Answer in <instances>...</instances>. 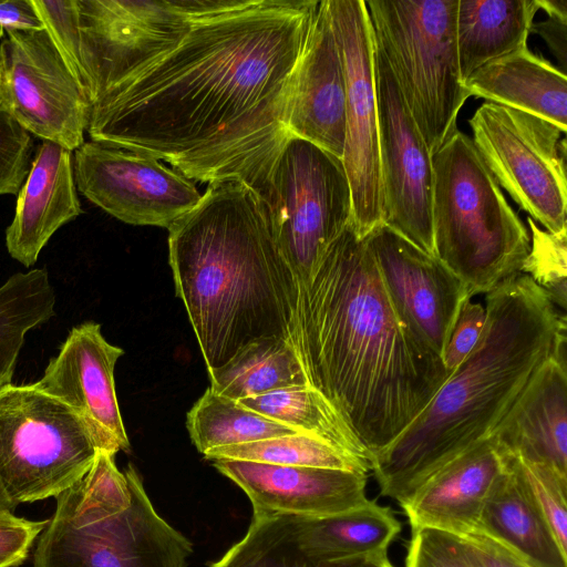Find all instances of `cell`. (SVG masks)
<instances>
[{
  "label": "cell",
  "mask_w": 567,
  "mask_h": 567,
  "mask_svg": "<svg viewBox=\"0 0 567 567\" xmlns=\"http://www.w3.org/2000/svg\"><path fill=\"white\" fill-rule=\"evenodd\" d=\"M327 1L346 81L342 162L351 187L353 224L363 238L382 223L374 38L365 1Z\"/></svg>",
  "instance_id": "13"
},
{
  "label": "cell",
  "mask_w": 567,
  "mask_h": 567,
  "mask_svg": "<svg viewBox=\"0 0 567 567\" xmlns=\"http://www.w3.org/2000/svg\"><path fill=\"white\" fill-rule=\"evenodd\" d=\"M82 212L71 151L43 141L18 193L16 214L6 230L9 255L27 268L33 266L53 234Z\"/></svg>",
  "instance_id": "21"
},
{
  "label": "cell",
  "mask_w": 567,
  "mask_h": 567,
  "mask_svg": "<svg viewBox=\"0 0 567 567\" xmlns=\"http://www.w3.org/2000/svg\"><path fill=\"white\" fill-rule=\"evenodd\" d=\"M102 450L78 413L33 383L0 388V483L16 506L69 489Z\"/></svg>",
  "instance_id": "9"
},
{
  "label": "cell",
  "mask_w": 567,
  "mask_h": 567,
  "mask_svg": "<svg viewBox=\"0 0 567 567\" xmlns=\"http://www.w3.org/2000/svg\"><path fill=\"white\" fill-rule=\"evenodd\" d=\"M245 0H76L80 55L93 103L195 22Z\"/></svg>",
  "instance_id": "11"
},
{
  "label": "cell",
  "mask_w": 567,
  "mask_h": 567,
  "mask_svg": "<svg viewBox=\"0 0 567 567\" xmlns=\"http://www.w3.org/2000/svg\"><path fill=\"white\" fill-rule=\"evenodd\" d=\"M471 137L499 187L549 233L567 228L565 132L529 113L483 103Z\"/></svg>",
  "instance_id": "10"
},
{
  "label": "cell",
  "mask_w": 567,
  "mask_h": 567,
  "mask_svg": "<svg viewBox=\"0 0 567 567\" xmlns=\"http://www.w3.org/2000/svg\"><path fill=\"white\" fill-rule=\"evenodd\" d=\"M499 452L504 470L484 503L475 532L495 539L530 567H567V551L537 504L517 457Z\"/></svg>",
  "instance_id": "23"
},
{
  "label": "cell",
  "mask_w": 567,
  "mask_h": 567,
  "mask_svg": "<svg viewBox=\"0 0 567 567\" xmlns=\"http://www.w3.org/2000/svg\"><path fill=\"white\" fill-rule=\"evenodd\" d=\"M100 451L90 471L55 497L33 567H185L193 545L155 511L133 465Z\"/></svg>",
  "instance_id": "5"
},
{
  "label": "cell",
  "mask_w": 567,
  "mask_h": 567,
  "mask_svg": "<svg viewBox=\"0 0 567 567\" xmlns=\"http://www.w3.org/2000/svg\"><path fill=\"white\" fill-rule=\"evenodd\" d=\"M517 460L559 545L567 551V475L545 464L524 461L519 457Z\"/></svg>",
  "instance_id": "35"
},
{
  "label": "cell",
  "mask_w": 567,
  "mask_h": 567,
  "mask_svg": "<svg viewBox=\"0 0 567 567\" xmlns=\"http://www.w3.org/2000/svg\"><path fill=\"white\" fill-rule=\"evenodd\" d=\"M434 255L466 285L487 293L520 272L530 237L470 136L457 130L432 154Z\"/></svg>",
  "instance_id": "6"
},
{
  "label": "cell",
  "mask_w": 567,
  "mask_h": 567,
  "mask_svg": "<svg viewBox=\"0 0 567 567\" xmlns=\"http://www.w3.org/2000/svg\"><path fill=\"white\" fill-rule=\"evenodd\" d=\"M292 517L301 548L316 563L388 550L401 532L391 508L371 499L329 516Z\"/></svg>",
  "instance_id": "26"
},
{
  "label": "cell",
  "mask_w": 567,
  "mask_h": 567,
  "mask_svg": "<svg viewBox=\"0 0 567 567\" xmlns=\"http://www.w3.org/2000/svg\"><path fill=\"white\" fill-rule=\"evenodd\" d=\"M124 353L109 343L101 324L73 327L35 388L78 413L104 447L114 454L130 449L114 383V368Z\"/></svg>",
  "instance_id": "17"
},
{
  "label": "cell",
  "mask_w": 567,
  "mask_h": 567,
  "mask_svg": "<svg viewBox=\"0 0 567 567\" xmlns=\"http://www.w3.org/2000/svg\"><path fill=\"white\" fill-rule=\"evenodd\" d=\"M405 567H475L461 537L434 528L412 532Z\"/></svg>",
  "instance_id": "37"
},
{
  "label": "cell",
  "mask_w": 567,
  "mask_h": 567,
  "mask_svg": "<svg viewBox=\"0 0 567 567\" xmlns=\"http://www.w3.org/2000/svg\"><path fill=\"white\" fill-rule=\"evenodd\" d=\"M54 307L45 268L14 274L0 286V388L11 383L27 333L50 320Z\"/></svg>",
  "instance_id": "29"
},
{
  "label": "cell",
  "mask_w": 567,
  "mask_h": 567,
  "mask_svg": "<svg viewBox=\"0 0 567 567\" xmlns=\"http://www.w3.org/2000/svg\"><path fill=\"white\" fill-rule=\"evenodd\" d=\"M73 171L84 197L131 225L168 229L203 197L192 179L158 159L93 141L75 150Z\"/></svg>",
  "instance_id": "15"
},
{
  "label": "cell",
  "mask_w": 567,
  "mask_h": 567,
  "mask_svg": "<svg viewBox=\"0 0 567 567\" xmlns=\"http://www.w3.org/2000/svg\"><path fill=\"white\" fill-rule=\"evenodd\" d=\"M168 231L176 295L207 371L258 339L293 343L299 286L245 183L208 184L200 202Z\"/></svg>",
  "instance_id": "3"
},
{
  "label": "cell",
  "mask_w": 567,
  "mask_h": 567,
  "mask_svg": "<svg viewBox=\"0 0 567 567\" xmlns=\"http://www.w3.org/2000/svg\"><path fill=\"white\" fill-rule=\"evenodd\" d=\"M464 86L470 96L529 113L567 131L566 73L527 47L484 64Z\"/></svg>",
  "instance_id": "24"
},
{
  "label": "cell",
  "mask_w": 567,
  "mask_h": 567,
  "mask_svg": "<svg viewBox=\"0 0 567 567\" xmlns=\"http://www.w3.org/2000/svg\"><path fill=\"white\" fill-rule=\"evenodd\" d=\"M286 130L342 159L346 81L328 1H318L286 109Z\"/></svg>",
  "instance_id": "19"
},
{
  "label": "cell",
  "mask_w": 567,
  "mask_h": 567,
  "mask_svg": "<svg viewBox=\"0 0 567 567\" xmlns=\"http://www.w3.org/2000/svg\"><path fill=\"white\" fill-rule=\"evenodd\" d=\"M7 30H44L32 0L0 1V38Z\"/></svg>",
  "instance_id": "41"
},
{
  "label": "cell",
  "mask_w": 567,
  "mask_h": 567,
  "mask_svg": "<svg viewBox=\"0 0 567 567\" xmlns=\"http://www.w3.org/2000/svg\"><path fill=\"white\" fill-rule=\"evenodd\" d=\"M457 4L458 0L365 1L374 42L431 155L458 130V112L470 97L458 65Z\"/></svg>",
  "instance_id": "7"
},
{
  "label": "cell",
  "mask_w": 567,
  "mask_h": 567,
  "mask_svg": "<svg viewBox=\"0 0 567 567\" xmlns=\"http://www.w3.org/2000/svg\"><path fill=\"white\" fill-rule=\"evenodd\" d=\"M532 33L539 34L548 44L561 64V71L566 70V48H567V19L558 17H548L545 21L534 22L530 28Z\"/></svg>",
  "instance_id": "42"
},
{
  "label": "cell",
  "mask_w": 567,
  "mask_h": 567,
  "mask_svg": "<svg viewBox=\"0 0 567 567\" xmlns=\"http://www.w3.org/2000/svg\"><path fill=\"white\" fill-rule=\"evenodd\" d=\"M388 550L372 551L336 560L318 563V567H394Z\"/></svg>",
  "instance_id": "43"
},
{
  "label": "cell",
  "mask_w": 567,
  "mask_h": 567,
  "mask_svg": "<svg viewBox=\"0 0 567 567\" xmlns=\"http://www.w3.org/2000/svg\"><path fill=\"white\" fill-rule=\"evenodd\" d=\"M374 79L382 223L434 255L432 155L375 42Z\"/></svg>",
  "instance_id": "14"
},
{
  "label": "cell",
  "mask_w": 567,
  "mask_h": 567,
  "mask_svg": "<svg viewBox=\"0 0 567 567\" xmlns=\"http://www.w3.org/2000/svg\"><path fill=\"white\" fill-rule=\"evenodd\" d=\"M212 462L246 493L252 516L323 517L368 501L367 473L362 472L226 458Z\"/></svg>",
  "instance_id": "18"
},
{
  "label": "cell",
  "mask_w": 567,
  "mask_h": 567,
  "mask_svg": "<svg viewBox=\"0 0 567 567\" xmlns=\"http://www.w3.org/2000/svg\"><path fill=\"white\" fill-rule=\"evenodd\" d=\"M486 319L485 308L467 299L457 316L442 360L449 375L466 359L478 342Z\"/></svg>",
  "instance_id": "39"
},
{
  "label": "cell",
  "mask_w": 567,
  "mask_h": 567,
  "mask_svg": "<svg viewBox=\"0 0 567 567\" xmlns=\"http://www.w3.org/2000/svg\"><path fill=\"white\" fill-rule=\"evenodd\" d=\"M208 374L214 392L236 401L309 384L295 344L275 337L248 343Z\"/></svg>",
  "instance_id": "27"
},
{
  "label": "cell",
  "mask_w": 567,
  "mask_h": 567,
  "mask_svg": "<svg viewBox=\"0 0 567 567\" xmlns=\"http://www.w3.org/2000/svg\"><path fill=\"white\" fill-rule=\"evenodd\" d=\"M17 506L9 498L7 493L4 492L1 483H0V511H14Z\"/></svg>",
  "instance_id": "45"
},
{
  "label": "cell",
  "mask_w": 567,
  "mask_h": 567,
  "mask_svg": "<svg viewBox=\"0 0 567 567\" xmlns=\"http://www.w3.org/2000/svg\"><path fill=\"white\" fill-rule=\"evenodd\" d=\"M207 460H239L281 466H307L367 473L370 466L352 454L306 433L219 447Z\"/></svg>",
  "instance_id": "31"
},
{
  "label": "cell",
  "mask_w": 567,
  "mask_h": 567,
  "mask_svg": "<svg viewBox=\"0 0 567 567\" xmlns=\"http://www.w3.org/2000/svg\"><path fill=\"white\" fill-rule=\"evenodd\" d=\"M461 538L475 567H530L509 549L483 533L473 532Z\"/></svg>",
  "instance_id": "40"
},
{
  "label": "cell",
  "mask_w": 567,
  "mask_h": 567,
  "mask_svg": "<svg viewBox=\"0 0 567 567\" xmlns=\"http://www.w3.org/2000/svg\"><path fill=\"white\" fill-rule=\"evenodd\" d=\"M32 1L43 22L44 30L55 44L72 75L89 97L87 83L80 55L76 0Z\"/></svg>",
  "instance_id": "34"
},
{
  "label": "cell",
  "mask_w": 567,
  "mask_h": 567,
  "mask_svg": "<svg viewBox=\"0 0 567 567\" xmlns=\"http://www.w3.org/2000/svg\"><path fill=\"white\" fill-rule=\"evenodd\" d=\"M538 9L544 10L548 17L567 19V0H536Z\"/></svg>",
  "instance_id": "44"
},
{
  "label": "cell",
  "mask_w": 567,
  "mask_h": 567,
  "mask_svg": "<svg viewBox=\"0 0 567 567\" xmlns=\"http://www.w3.org/2000/svg\"><path fill=\"white\" fill-rule=\"evenodd\" d=\"M210 567H318L301 548L290 515L252 516L246 535Z\"/></svg>",
  "instance_id": "32"
},
{
  "label": "cell",
  "mask_w": 567,
  "mask_h": 567,
  "mask_svg": "<svg viewBox=\"0 0 567 567\" xmlns=\"http://www.w3.org/2000/svg\"><path fill=\"white\" fill-rule=\"evenodd\" d=\"M0 41V107L29 134L69 151L84 143L92 103L45 30Z\"/></svg>",
  "instance_id": "12"
},
{
  "label": "cell",
  "mask_w": 567,
  "mask_h": 567,
  "mask_svg": "<svg viewBox=\"0 0 567 567\" xmlns=\"http://www.w3.org/2000/svg\"><path fill=\"white\" fill-rule=\"evenodd\" d=\"M530 249L520 272L529 276L554 306L567 307V228L559 233L542 230L528 216Z\"/></svg>",
  "instance_id": "33"
},
{
  "label": "cell",
  "mask_w": 567,
  "mask_h": 567,
  "mask_svg": "<svg viewBox=\"0 0 567 567\" xmlns=\"http://www.w3.org/2000/svg\"><path fill=\"white\" fill-rule=\"evenodd\" d=\"M485 302L475 348L412 424L374 456L371 470L383 496L400 503L436 470L489 437L553 354L566 317L529 276L508 277Z\"/></svg>",
  "instance_id": "4"
},
{
  "label": "cell",
  "mask_w": 567,
  "mask_h": 567,
  "mask_svg": "<svg viewBox=\"0 0 567 567\" xmlns=\"http://www.w3.org/2000/svg\"><path fill=\"white\" fill-rule=\"evenodd\" d=\"M47 522L27 519L12 511H0V567L22 565Z\"/></svg>",
  "instance_id": "38"
},
{
  "label": "cell",
  "mask_w": 567,
  "mask_h": 567,
  "mask_svg": "<svg viewBox=\"0 0 567 567\" xmlns=\"http://www.w3.org/2000/svg\"><path fill=\"white\" fill-rule=\"evenodd\" d=\"M491 436L499 451L567 475V361L551 354Z\"/></svg>",
  "instance_id": "22"
},
{
  "label": "cell",
  "mask_w": 567,
  "mask_h": 567,
  "mask_svg": "<svg viewBox=\"0 0 567 567\" xmlns=\"http://www.w3.org/2000/svg\"><path fill=\"white\" fill-rule=\"evenodd\" d=\"M250 189L298 286L306 285L328 247L353 221L342 159L288 135L265 176Z\"/></svg>",
  "instance_id": "8"
},
{
  "label": "cell",
  "mask_w": 567,
  "mask_h": 567,
  "mask_svg": "<svg viewBox=\"0 0 567 567\" xmlns=\"http://www.w3.org/2000/svg\"><path fill=\"white\" fill-rule=\"evenodd\" d=\"M316 0H246L195 22L92 105L91 141L189 179L252 187L289 135L286 109Z\"/></svg>",
  "instance_id": "1"
},
{
  "label": "cell",
  "mask_w": 567,
  "mask_h": 567,
  "mask_svg": "<svg viewBox=\"0 0 567 567\" xmlns=\"http://www.w3.org/2000/svg\"><path fill=\"white\" fill-rule=\"evenodd\" d=\"M503 470L504 460L492 436L462 452L399 503L412 532L426 527L460 537L475 532Z\"/></svg>",
  "instance_id": "20"
},
{
  "label": "cell",
  "mask_w": 567,
  "mask_h": 567,
  "mask_svg": "<svg viewBox=\"0 0 567 567\" xmlns=\"http://www.w3.org/2000/svg\"><path fill=\"white\" fill-rule=\"evenodd\" d=\"M299 433L321 439L365 462L371 456L333 405L310 384L292 385L238 401Z\"/></svg>",
  "instance_id": "28"
},
{
  "label": "cell",
  "mask_w": 567,
  "mask_h": 567,
  "mask_svg": "<svg viewBox=\"0 0 567 567\" xmlns=\"http://www.w3.org/2000/svg\"><path fill=\"white\" fill-rule=\"evenodd\" d=\"M398 311L440 358L463 303L466 285L430 255L381 223L365 237Z\"/></svg>",
  "instance_id": "16"
},
{
  "label": "cell",
  "mask_w": 567,
  "mask_h": 567,
  "mask_svg": "<svg viewBox=\"0 0 567 567\" xmlns=\"http://www.w3.org/2000/svg\"><path fill=\"white\" fill-rule=\"evenodd\" d=\"M293 343L308 383L333 405L372 461L449 377L442 358L398 311L353 221L299 287Z\"/></svg>",
  "instance_id": "2"
},
{
  "label": "cell",
  "mask_w": 567,
  "mask_h": 567,
  "mask_svg": "<svg viewBox=\"0 0 567 567\" xmlns=\"http://www.w3.org/2000/svg\"><path fill=\"white\" fill-rule=\"evenodd\" d=\"M536 0H458L456 47L461 78L502 55L527 47Z\"/></svg>",
  "instance_id": "25"
},
{
  "label": "cell",
  "mask_w": 567,
  "mask_h": 567,
  "mask_svg": "<svg viewBox=\"0 0 567 567\" xmlns=\"http://www.w3.org/2000/svg\"><path fill=\"white\" fill-rule=\"evenodd\" d=\"M31 135L0 107V195H17L32 164Z\"/></svg>",
  "instance_id": "36"
},
{
  "label": "cell",
  "mask_w": 567,
  "mask_h": 567,
  "mask_svg": "<svg viewBox=\"0 0 567 567\" xmlns=\"http://www.w3.org/2000/svg\"><path fill=\"white\" fill-rule=\"evenodd\" d=\"M186 425L193 444L204 455L219 447L299 433L210 388L188 411Z\"/></svg>",
  "instance_id": "30"
}]
</instances>
